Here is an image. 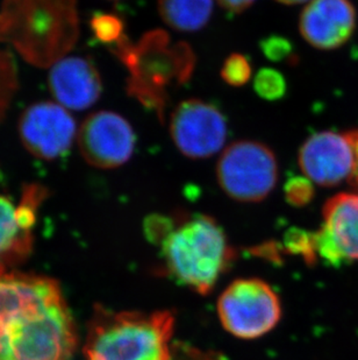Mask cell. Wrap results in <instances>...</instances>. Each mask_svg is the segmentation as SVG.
Listing matches in <instances>:
<instances>
[{
  "mask_svg": "<svg viewBox=\"0 0 358 360\" xmlns=\"http://www.w3.org/2000/svg\"><path fill=\"white\" fill-rule=\"evenodd\" d=\"M352 133L354 143H355L356 162L355 168H354V172H352V175L349 182L352 184V187L356 188L358 191V129H354V131H352Z\"/></svg>",
  "mask_w": 358,
  "mask_h": 360,
  "instance_id": "obj_24",
  "label": "cell"
},
{
  "mask_svg": "<svg viewBox=\"0 0 358 360\" xmlns=\"http://www.w3.org/2000/svg\"><path fill=\"white\" fill-rule=\"evenodd\" d=\"M220 187L239 202H260L274 191L278 181V161L265 143L241 140L223 150L216 167Z\"/></svg>",
  "mask_w": 358,
  "mask_h": 360,
  "instance_id": "obj_7",
  "label": "cell"
},
{
  "mask_svg": "<svg viewBox=\"0 0 358 360\" xmlns=\"http://www.w3.org/2000/svg\"><path fill=\"white\" fill-rule=\"evenodd\" d=\"M49 88L60 104L81 111L102 95V79L92 62L83 58H62L51 68Z\"/></svg>",
  "mask_w": 358,
  "mask_h": 360,
  "instance_id": "obj_14",
  "label": "cell"
},
{
  "mask_svg": "<svg viewBox=\"0 0 358 360\" xmlns=\"http://www.w3.org/2000/svg\"><path fill=\"white\" fill-rule=\"evenodd\" d=\"M112 47L128 70V95L164 120L170 89L187 83L194 72L196 54L191 46L173 42L166 31L155 30L135 44L125 35Z\"/></svg>",
  "mask_w": 358,
  "mask_h": 360,
  "instance_id": "obj_4",
  "label": "cell"
},
{
  "mask_svg": "<svg viewBox=\"0 0 358 360\" xmlns=\"http://www.w3.org/2000/svg\"><path fill=\"white\" fill-rule=\"evenodd\" d=\"M324 221L308 233V259L331 265L358 262V193H342L324 204Z\"/></svg>",
  "mask_w": 358,
  "mask_h": 360,
  "instance_id": "obj_8",
  "label": "cell"
},
{
  "mask_svg": "<svg viewBox=\"0 0 358 360\" xmlns=\"http://www.w3.org/2000/svg\"><path fill=\"white\" fill-rule=\"evenodd\" d=\"M218 1L225 10L233 13H241L249 8L256 0H218Z\"/></svg>",
  "mask_w": 358,
  "mask_h": 360,
  "instance_id": "obj_23",
  "label": "cell"
},
{
  "mask_svg": "<svg viewBox=\"0 0 358 360\" xmlns=\"http://www.w3.org/2000/svg\"><path fill=\"white\" fill-rule=\"evenodd\" d=\"M298 161L307 179L322 187L350 180L356 162L352 131L315 133L301 145Z\"/></svg>",
  "mask_w": 358,
  "mask_h": 360,
  "instance_id": "obj_11",
  "label": "cell"
},
{
  "mask_svg": "<svg viewBox=\"0 0 358 360\" xmlns=\"http://www.w3.org/2000/svg\"><path fill=\"white\" fill-rule=\"evenodd\" d=\"M159 12L168 26L180 32L205 27L213 12V0H157Z\"/></svg>",
  "mask_w": 358,
  "mask_h": 360,
  "instance_id": "obj_16",
  "label": "cell"
},
{
  "mask_svg": "<svg viewBox=\"0 0 358 360\" xmlns=\"http://www.w3.org/2000/svg\"><path fill=\"white\" fill-rule=\"evenodd\" d=\"M251 76V62L242 54L230 55L221 68V77L232 86H242L248 83Z\"/></svg>",
  "mask_w": 358,
  "mask_h": 360,
  "instance_id": "obj_20",
  "label": "cell"
},
{
  "mask_svg": "<svg viewBox=\"0 0 358 360\" xmlns=\"http://www.w3.org/2000/svg\"><path fill=\"white\" fill-rule=\"evenodd\" d=\"M24 146L34 157L54 160L68 153L76 136L74 118L54 103L29 106L19 122Z\"/></svg>",
  "mask_w": 358,
  "mask_h": 360,
  "instance_id": "obj_12",
  "label": "cell"
},
{
  "mask_svg": "<svg viewBox=\"0 0 358 360\" xmlns=\"http://www.w3.org/2000/svg\"><path fill=\"white\" fill-rule=\"evenodd\" d=\"M176 319L169 310L152 313L99 310L88 330L86 360H226L173 340Z\"/></svg>",
  "mask_w": 358,
  "mask_h": 360,
  "instance_id": "obj_3",
  "label": "cell"
},
{
  "mask_svg": "<svg viewBox=\"0 0 358 360\" xmlns=\"http://www.w3.org/2000/svg\"><path fill=\"white\" fill-rule=\"evenodd\" d=\"M135 143V133L131 124L111 111L91 115L78 134V143L85 160L104 169L125 165L134 153Z\"/></svg>",
  "mask_w": 358,
  "mask_h": 360,
  "instance_id": "obj_10",
  "label": "cell"
},
{
  "mask_svg": "<svg viewBox=\"0 0 358 360\" xmlns=\"http://www.w3.org/2000/svg\"><path fill=\"white\" fill-rule=\"evenodd\" d=\"M76 344L58 282L0 273V360H68Z\"/></svg>",
  "mask_w": 358,
  "mask_h": 360,
  "instance_id": "obj_1",
  "label": "cell"
},
{
  "mask_svg": "<svg viewBox=\"0 0 358 360\" xmlns=\"http://www.w3.org/2000/svg\"><path fill=\"white\" fill-rule=\"evenodd\" d=\"M284 191L289 203L296 207L306 205L314 196L312 181L304 176H291L285 184Z\"/></svg>",
  "mask_w": 358,
  "mask_h": 360,
  "instance_id": "obj_21",
  "label": "cell"
},
{
  "mask_svg": "<svg viewBox=\"0 0 358 360\" xmlns=\"http://www.w3.org/2000/svg\"><path fill=\"white\" fill-rule=\"evenodd\" d=\"M260 49L269 60L281 62L293 58V46L290 40L279 35H272L260 42Z\"/></svg>",
  "mask_w": 358,
  "mask_h": 360,
  "instance_id": "obj_22",
  "label": "cell"
},
{
  "mask_svg": "<svg viewBox=\"0 0 358 360\" xmlns=\"http://www.w3.org/2000/svg\"><path fill=\"white\" fill-rule=\"evenodd\" d=\"M78 30L76 0H5L0 11V41L44 68L72 49Z\"/></svg>",
  "mask_w": 358,
  "mask_h": 360,
  "instance_id": "obj_5",
  "label": "cell"
},
{
  "mask_svg": "<svg viewBox=\"0 0 358 360\" xmlns=\"http://www.w3.org/2000/svg\"><path fill=\"white\" fill-rule=\"evenodd\" d=\"M277 1L285 4V5H298V4L305 3L307 0H277Z\"/></svg>",
  "mask_w": 358,
  "mask_h": 360,
  "instance_id": "obj_25",
  "label": "cell"
},
{
  "mask_svg": "<svg viewBox=\"0 0 358 360\" xmlns=\"http://www.w3.org/2000/svg\"><path fill=\"white\" fill-rule=\"evenodd\" d=\"M42 198V188L37 186L25 188L19 207L0 195V273H4L1 269L5 260L29 250L32 228Z\"/></svg>",
  "mask_w": 358,
  "mask_h": 360,
  "instance_id": "obj_15",
  "label": "cell"
},
{
  "mask_svg": "<svg viewBox=\"0 0 358 360\" xmlns=\"http://www.w3.org/2000/svg\"><path fill=\"white\" fill-rule=\"evenodd\" d=\"M223 112L201 99H187L173 110L170 134L179 152L190 159H207L218 153L227 139Z\"/></svg>",
  "mask_w": 358,
  "mask_h": 360,
  "instance_id": "obj_9",
  "label": "cell"
},
{
  "mask_svg": "<svg viewBox=\"0 0 358 360\" xmlns=\"http://www.w3.org/2000/svg\"><path fill=\"white\" fill-rule=\"evenodd\" d=\"M17 88V72L10 54L0 49V120Z\"/></svg>",
  "mask_w": 358,
  "mask_h": 360,
  "instance_id": "obj_19",
  "label": "cell"
},
{
  "mask_svg": "<svg viewBox=\"0 0 358 360\" xmlns=\"http://www.w3.org/2000/svg\"><path fill=\"white\" fill-rule=\"evenodd\" d=\"M253 89L257 95L265 101L276 102L284 97L287 84L281 72L276 69L263 68L257 72L253 81Z\"/></svg>",
  "mask_w": 358,
  "mask_h": 360,
  "instance_id": "obj_17",
  "label": "cell"
},
{
  "mask_svg": "<svg viewBox=\"0 0 358 360\" xmlns=\"http://www.w3.org/2000/svg\"><path fill=\"white\" fill-rule=\"evenodd\" d=\"M355 27L356 10L350 0H312L299 21L303 38L322 51L343 46Z\"/></svg>",
  "mask_w": 358,
  "mask_h": 360,
  "instance_id": "obj_13",
  "label": "cell"
},
{
  "mask_svg": "<svg viewBox=\"0 0 358 360\" xmlns=\"http://www.w3.org/2000/svg\"><path fill=\"white\" fill-rule=\"evenodd\" d=\"M216 311L227 333L241 340H256L279 323L281 303L263 280L239 279L220 294Z\"/></svg>",
  "mask_w": 358,
  "mask_h": 360,
  "instance_id": "obj_6",
  "label": "cell"
},
{
  "mask_svg": "<svg viewBox=\"0 0 358 360\" xmlns=\"http://www.w3.org/2000/svg\"><path fill=\"white\" fill-rule=\"evenodd\" d=\"M95 38L108 46H113L125 37V25L114 14H95L91 21Z\"/></svg>",
  "mask_w": 358,
  "mask_h": 360,
  "instance_id": "obj_18",
  "label": "cell"
},
{
  "mask_svg": "<svg viewBox=\"0 0 358 360\" xmlns=\"http://www.w3.org/2000/svg\"><path fill=\"white\" fill-rule=\"evenodd\" d=\"M145 229L149 238L159 245L171 279L200 295L213 290L235 259L223 228L206 214L177 219L152 214Z\"/></svg>",
  "mask_w": 358,
  "mask_h": 360,
  "instance_id": "obj_2",
  "label": "cell"
}]
</instances>
